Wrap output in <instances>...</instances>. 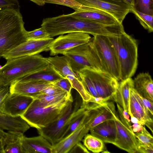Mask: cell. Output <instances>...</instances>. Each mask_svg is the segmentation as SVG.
Wrapping results in <instances>:
<instances>
[{"label": "cell", "instance_id": "obj_20", "mask_svg": "<svg viewBox=\"0 0 153 153\" xmlns=\"http://www.w3.org/2000/svg\"><path fill=\"white\" fill-rule=\"evenodd\" d=\"M89 131L91 134L99 138L103 143L113 144L116 137V126L114 120H110L102 122Z\"/></svg>", "mask_w": 153, "mask_h": 153}, {"label": "cell", "instance_id": "obj_25", "mask_svg": "<svg viewBox=\"0 0 153 153\" xmlns=\"http://www.w3.org/2000/svg\"><path fill=\"white\" fill-rule=\"evenodd\" d=\"M23 133L19 131H7L3 140L4 153H22V141Z\"/></svg>", "mask_w": 153, "mask_h": 153}, {"label": "cell", "instance_id": "obj_30", "mask_svg": "<svg viewBox=\"0 0 153 153\" xmlns=\"http://www.w3.org/2000/svg\"><path fill=\"white\" fill-rule=\"evenodd\" d=\"M132 7L140 12L153 16V0H134Z\"/></svg>", "mask_w": 153, "mask_h": 153}, {"label": "cell", "instance_id": "obj_14", "mask_svg": "<svg viewBox=\"0 0 153 153\" xmlns=\"http://www.w3.org/2000/svg\"><path fill=\"white\" fill-rule=\"evenodd\" d=\"M128 113L143 122L153 133V116L143 104L140 96L133 87L130 89Z\"/></svg>", "mask_w": 153, "mask_h": 153}, {"label": "cell", "instance_id": "obj_2", "mask_svg": "<svg viewBox=\"0 0 153 153\" xmlns=\"http://www.w3.org/2000/svg\"><path fill=\"white\" fill-rule=\"evenodd\" d=\"M20 9L0 11V59L2 55L27 40V32Z\"/></svg>", "mask_w": 153, "mask_h": 153}, {"label": "cell", "instance_id": "obj_3", "mask_svg": "<svg viewBox=\"0 0 153 153\" xmlns=\"http://www.w3.org/2000/svg\"><path fill=\"white\" fill-rule=\"evenodd\" d=\"M0 69V86H9L13 82L44 69L49 64L40 54L8 59Z\"/></svg>", "mask_w": 153, "mask_h": 153}, {"label": "cell", "instance_id": "obj_23", "mask_svg": "<svg viewBox=\"0 0 153 153\" xmlns=\"http://www.w3.org/2000/svg\"><path fill=\"white\" fill-rule=\"evenodd\" d=\"M133 80L131 77L121 81L111 100L118 104L124 111L128 112L130 91V88L133 87Z\"/></svg>", "mask_w": 153, "mask_h": 153}, {"label": "cell", "instance_id": "obj_26", "mask_svg": "<svg viewBox=\"0 0 153 153\" xmlns=\"http://www.w3.org/2000/svg\"><path fill=\"white\" fill-rule=\"evenodd\" d=\"M53 68L64 78L70 75H76L72 70L66 57L56 56L54 57H44Z\"/></svg>", "mask_w": 153, "mask_h": 153}, {"label": "cell", "instance_id": "obj_48", "mask_svg": "<svg viewBox=\"0 0 153 153\" xmlns=\"http://www.w3.org/2000/svg\"><path fill=\"white\" fill-rule=\"evenodd\" d=\"M2 66L1 65H0V69L1 68Z\"/></svg>", "mask_w": 153, "mask_h": 153}, {"label": "cell", "instance_id": "obj_16", "mask_svg": "<svg viewBox=\"0 0 153 153\" xmlns=\"http://www.w3.org/2000/svg\"><path fill=\"white\" fill-rule=\"evenodd\" d=\"M51 83L41 81H21L12 82L9 86L10 93L33 97L51 85Z\"/></svg>", "mask_w": 153, "mask_h": 153}, {"label": "cell", "instance_id": "obj_13", "mask_svg": "<svg viewBox=\"0 0 153 153\" xmlns=\"http://www.w3.org/2000/svg\"><path fill=\"white\" fill-rule=\"evenodd\" d=\"M54 39L50 37L43 40H27L4 54L2 57L6 60L21 56L38 54L49 51V48Z\"/></svg>", "mask_w": 153, "mask_h": 153}, {"label": "cell", "instance_id": "obj_17", "mask_svg": "<svg viewBox=\"0 0 153 153\" xmlns=\"http://www.w3.org/2000/svg\"><path fill=\"white\" fill-rule=\"evenodd\" d=\"M72 16L85 20L108 25L120 24L113 16L109 13L95 8L89 7L86 10L75 11L70 14Z\"/></svg>", "mask_w": 153, "mask_h": 153}, {"label": "cell", "instance_id": "obj_12", "mask_svg": "<svg viewBox=\"0 0 153 153\" xmlns=\"http://www.w3.org/2000/svg\"><path fill=\"white\" fill-rule=\"evenodd\" d=\"M63 35L54 39L51 43L49 48L51 56L62 54L74 48L88 42L91 39L89 34L83 32L70 33Z\"/></svg>", "mask_w": 153, "mask_h": 153}, {"label": "cell", "instance_id": "obj_15", "mask_svg": "<svg viewBox=\"0 0 153 153\" xmlns=\"http://www.w3.org/2000/svg\"><path fill=\"white\" fill-rule=\"evenodd\" d=\"M34 100L31 97L10 93L3 105L1 111L12 116H21Z\"/></svg>", "mask_w": 153, "mask_h": 153}, {"label": "cell", "instance_id": "obj_44", "mask_svg": "<svg viewBox=\"0 0 153 153\" xmlns=\"http://www.w3.org/2000/svg\"><path fill=\"white\" fill-rule=\"evenodd\" d=\"M4 145L3 138H0V153H4Z\"/></svg>", "mask_w": 153, "mask_h": 153}, {"label": "cell", "instance_id": "obj_39", "mask_svg": "<svg viewBox=\"0 0 153 153\" xmlns=\"http://www.w3.org/2000/svg\"><path fill=\"white\" fill-rule=\"evenodd\" d=\"M137 153H153V145L138 143Z\"/></svg>", "mask_w": 153, "mask_h": 153}, {"label": "cell", "instance_id": "obj_29", "mask_svg": "<svg viewBox=\"0 0 153 153\" xmlns=\"http://www.w3.org/2000/svg\"><path fill=\"white\" fill-rule=\"evenodd\" d=\"M130 12L134 13L139 21L140 24L149 33L153 31V16L140 12L131 6Z\"/></svg>", "mask_w": 153, "mask_h": 153}, {"label": "cell", "instance_id": "obj_21", "mask_svg": "<svg viewBox=\"0 0 153 153\" xmlns=\"http://www.w3.org/2000/svg\"><path fill=\"white\" fill-rule=\"evenodd\" d=\"M30 126L21 116H13L0 111V129L24 133Z\"/></svg>", "mask_w": 153, "mask_h": 153}, {"label": "cell", "instance_id": "obj_11", "mask_svg": "<svg viewBox=\"0 0 153 153\" xmlns=\"http://www.w3.org/2000/svg\"><path fill=\"white\" fill-rule=\"evenodd\" d=\"M82 5L105 11L120 24L130 12L131 6L123 0H76Z\"/></svg>", "mask_w": 153, "mask_h": 153}, {"label": "cell", "instance_id": "obj_33", "mask_svg": "<svg viewBox=\"0 0 153 153\" xmlns=\"http://www.w3.org/2000/svg\"><path fill=\"white\" fill-rule=\"evenodd\" d=\"M138 143L153 145V138L143 125L139 132L134 133Z\"/></svg>", "mask_w": 153, "mask_h": 153}, {"label": "cell", "instance_id": "obj_41", "mask_svg": "<svg viewBox=\"0 0 153 153\" xmlns=\"http://www.w3.org/2000/svg\"><path fill=\"white\" fill-rule=\"evenodd\" d=\"M140 96L143 104L147 108L151 115L153 116V102H152L148 100L143 97L141 96Z\"/></svg>", "mask_w": 153, "mask_h": 153}, {"label": "cell", "instance_id": "obj_5", "mask_svg": "<svg viewBox=\"0 0 153 153\" xmlns=\"http://www.w3.org/2000/svg\"><path fill=\"white\" fill-rule=\"evenodd\" d=\"M118 58L120 80L132 77L138 65L137 45L136 40L125 32L118 36H108Z\"/></svg>", "mask_w": 153, "mask_h": 153}, {"label": "cell", "instance_id": "obj_40", "mask_svg": "<svg viewBox=\"0 0 153 153\" xmlns=\"http://www.w3.org/2000/svg\"><path fill=\"white\" fill-rule=\"evenodd\" d=\"M89 152L85 146L83 145L80 142H79L73 147L69 153H88Z\"/></svg>", "mask_w": 153, "mask_h": 153}, {"label": "cell", "instance_id": "obj_19", "mask_svg": "<svg viewBox=\"0 0 153 153\" xmlns=\"http://www.w3.org/2000/svg\"><path fill=\"white\" fill-rule=\"evenodd\" d=\"M22 153H51L52 145L39 135L28 137L24 136L22 141Z\"/></svg>", "mask_w": 153, "mask_h": 153}, {"label": "cell", "instance_id": "obj_27", "mask_svg": "<svg viewBox=\"0 0 153 153\" xmlns=\"http://www.w3.org/2000/svg\"><path fill=\"white\" fill-rule=\"evenodd\" d=\"M71 95H68L65 92L53 95L39 93L34 95L33 97L36 100L39 104L46 106L56 103Z\"/></svg>", "mask_w": 153, "mask_h": 153}, {"label": "cell", "instance_id": "obj_1", "mask_svg": "<svg viewBox=\"0 0 153 153\" xmlns=\"http://www.w3.org/2000/svg\"><path fill=\"white\" fill-rule=\"evenodd\" d=\"M41 26L51 37L74 32L86 33L94 36L102 35L106 31L103 24L74 17L70 14L44 19Z\"/></svg>", "mask_w": 153, "mask_h": 153}, {"label": "cell", "instance_id": "obj_18", "mask_svg": "<svg viewBox=\"0 0 153 153\" xmlns=\"http://www.w3.org/2000/svg\"><path fill=\"white\" fill-rule=\"evenodd\" d=\"M85 125H82L71 134L52 146L51 153H69L88 133Z\"/></svg>", "mask_w": 153, "mask_h": 153}, {"label": "cell", "instance_id": "obj_36", "mask_svg": "<svg viewBox=\"0 0 153 153\" xmlns=\"http://www.w3.org/2000/svg\"><path fill=\"white\" fill-rule=\"evenodd\" d=\"M20 8L18 0H0V11L7 8L20 9Z\"/></svg>", "mask_w": 153, "mask_h": 153}, {"label": "cell", "instance_id": "obj_42", "mask_svg": "<svg viewBox=\"0 0 153 153\" xmlns=\"http://www.w3.org/2000/svg\"><path fill=\"white\" fill-rule=\"evenodd\" d=\"M143 125H144L139 123H133L132 127L133 132L136 133L140 131L142 129Z\"/></svg>", "mask_w": 153, "mask_h": 153}, {"label": "cell", "instance_id": "obj_24", "mask_svg": "<svg viewBox=\"0 0 153 153\" xmlns=\"http://www.w3.org/2000/svg\"><path fill=\"white\" fill-rule=\"evenodd\" d=\"M64 78L50 65L46 68L26 76L21 81H41L52 83Z\"/></svg>", "mask_w": 153, "mask_h": 153}, {"label": "cell", "instance_id": "obj_31", "mask_svg": "<svg viewBox=\"0 0 153 153\" xmlns=\"http://www.w3.org/2000/svg\"><path fill=\"white\" fill-rule=\"evenodd\" d=\"M44 2L61 5L73 9L75 11H82L87 9L88 7L83 6L76 0H43Z\"/></svg>", "mask_w": 153, "mask_h": 153}, {"label": "cell", "instance_id": "obj_28", "mask_svg": "<svg viewBox=\"0 0 153 153\" xmlns=\"http://www.w3.org/2000/svg\"><path fill=\"white\" fill-rule=\"evenodd\" d=\"M84 137V145L89 150L96 153L104 151V143L101 140L91 134H87Z\"/></svg>", "mask_w": 153, "mask_h": 153}, {"label": "cell", "instance_id": "obj_38", "mask_svg": "<svg viewBox=\"0 0 153 153\" xmlns=\"http://www.w3.org/2000/svg\"><path fill=\"white\" fill-rule=\"evenodd\" d=\"M10 93L9 86H0V111L6 98Z\"/></svg>", "mask_w": 153, "mask_h": 153}, {"label": "cell", "instance_id": "obj_8", "mask_svg": "<svg viewBox=\"0 0 153 153\" xmlns=\"http://www.w3.org/2000/svg\"><path fill=\"white\" fill-rule=\"evenodd\" d=\"M117 105L119 116L117 115L114 120L117 133L113 144L128 153H137L138 140L133 131L131 122L123 116V109L117 103Z\"/></svg>", "mask_w": 153, "mask_h": 153}, {"label": "cell", "instance_id": "obj_7", "mask_svg": "<svg viewBox=\"0 0 153 153\" xmlns=\"http://www.w3.org/2000/svg\"><path fill=\"white\" fill-rule=\"evenodd\" d=\"M100 61L102 71L120 80V68L115 50L108 36L96 35L91 39Z\"/></svg>", "mask_w": 153, "mask_h": 153}, {"label": "cell", "instance_id": "obj_43", "mask_svg": "<svg viewBox=\"0 0 153 153\" xmlns=\"http://www.w3.org/2000/svg\"><path fill=\"white\" fill-rule=\"evenodd\" d=\"M131 122L133 123H139L144 125V123L140 121L136 117L132 116H130Z\"/></svg>", "mask_w": 153, "mask_h": 153}, {"label": "cell", "instance_id": "obj_34", "mask_svg": "<svg viewBox=\"0 0 153 153\" xmlns=\"http://www.w3.org/2000/svg\"><path fill=\"white\" fill-rule=\"evenodd\" d=\"M27 40H40L48 39L49 34L42 27L27 32Z\"/></svg>", "mask_w": 153, "mask_h": 153}, {"label": "cell", "instance_id": "obj_47", "mask_svg": "<svg viewBox=\"0 0 153 153\" xmlns=\"http://www.w3.org/2000/svg\"><path fill=\"white\" fill-rule=\"evenodd\" d=\"M6 133L4 131L0 129V138H3L6 134Z\"/></svg>", "mask_w": 153, "mask_h": 153}, {"label": "cell", "instance_id": "obj_32", "mask_svg": "<svg viewBox=\"0 0 153 153\" xmlns=\"http://www.w3.org/2000/svg\"><path fill=\"white\" fill-rule=\"evenodd\" d=\"M76 74L87 92L94 97H100L96 91L93 83L89 77L80 72Z\"/></svg>", "mask_w": 153, "mask_h": 153}, {"label": "cell", "instance_id": "obj_45", "mask_svg": "<svg viewBox=\"0 0 153 153\" xmlns=\"http://www.w3.org/2000/svg\"><path fill=\"white\" fill-rule=\"evenodd\" d=\"M36 4L40 6H42L44 5L45 3L43 0H29Z\"/></svg>", "mask_w": 153, "mask_h": 153}, {"label": "cell", "instance_id": "obj_46", "mask_svg": "<svg viewBox=\"0 0 153 153\" xmlns=\"http://www.w3.org/2000/svg\"><path fill=\"white\" fill-rule=\"evenodd\" d=\"M127 4L132 6L133 5L134 0H123Z\"/></svg>", "mask_w": 153, "mask_h": 153}, {"label": "cell", "instance_id": "obj_4", "mask_svg": "<svg viewBox=\"0 0 153 153\" xmlns=\"http://www.w3.org/2000/svg\"><path fill=\"white\" fill-rule=\"evenodd\" d=\"M74 102L72 95L53 104L43 106L34 99L21 116L30 127L37 129L45 128L59 118Z\"/></svg>", "mask_w": 153, "mask_h": 153}, {"label": "cell", "instance_id": "obj_6", "mask_svg": "<svg viewBox=\"0 0 153 153\" xmlns=\"http://www.w3.org/2000/svg\"><path fill=\"white\" fill-rule=\"evenodd\" d=\"M62 54L66 57L75 73L84 68L102 71L100 61L91 40L88 42L74 48Z\"/></svg>", "mask_w": 153, "mask_h": 153}, {"label": "cell", "instance_id": "obj_10", "mask_svg": "<svg viewBox=\"0 0 153 153\" xmlns=\"http://www.w3.org/2000/svg\"><path fill=\"white\" fill-rule=\"evenodd\" d=\"M79 72L89 77L100 97L106 101L111 100L118 87V81L101 70L84 68Z\"/></svg>", "mask_w": 153, "mask_h": 153}, {"label": "cell", "instance_id": "obj_37", "mask_svg": "<svg viewBox=\"0 0 153 153\" xmlns=\"http://www.w3.org/2000/svg\"><path fill=\"white\" fill-rule=\"evenodd\" d=\"M64 92L65 91L59 88L52 84L51 85L41 91L39 93L45 95H53Z\"/></svg>", "mask_w": 153, "mask_h": 153}, {"label": "cell", "instance_id": "obj_22", "mask_svg": "<svg viewBox=\"0 0 153 153\" xmlns=\"http://www.w3.org/2000/svg\"><path fill=\"white\" fill-rule=\"evenodd\" d=\"M133 81L134 89L141 97L153 102V82L149 73H140Z\"/></svg>", "mask_w": 153, "mask_h": 153}, {"label": "cell", "instance_id": "obj_35", "mask_svg": "<svg viewBox=\"0 0 153 153\" xmlns=\"http://www.w3.org/2000/svg\"><path fill=\"white\" fill-rule=\"evenodd\" d=\"M51 83L63 90L68 95H71V91L73 88L71 82L68 79L64 77Z\"/></svg>", "mask_w": 153, "mask_h": 153}, {"label": "cell", "instance_id": "obj_9", "mask_svg": "<svg viewBox=\"0 0 153 153\" xmlns=\"http://www.w3.org/2000/svg\"><path fill=\"white\" fill-rule=\"evenodd\" d=\"M78 102L70 104L68 108L57 120L47 127L37 129L39 134L45 138L52 145H53L62 138L69 123L80 107Z\"/></svg>", "mask_w": 153, "mask_h": 153}, {"label": "cell", "instance_id": "obj_49", "mask_svg": "<svg viewBox=\"0 0 153 153\" xmlns=\"http://www.w3.org/2000/svg\"></svg>", "mask_w": 153, "mask_h": 153}]
</instances>
